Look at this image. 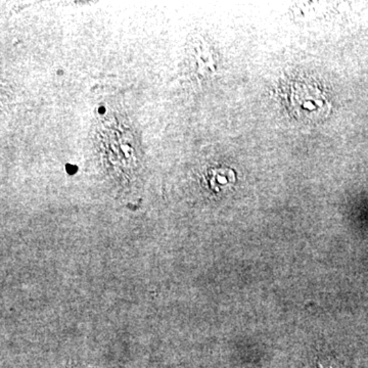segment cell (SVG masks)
<instances>
[{
	"label": "cell",
	"instance_id": "1",
	"mask_svg": "<svg viewBox=\"0 0 368 368\" xmlns=\"http://www.w3.org/2000/svg\"><path fill=\"white\" fill-rule=\"evenodd\" d=\"M320 368H340L336 367L332 361H323V363H319Z\"/></svg>",
	"mask_w": 368,
	"mask_h": 368
},
{
	"label": "cell",
	"instance_id": "2",
	"mask_svg": "<svg viewBox=\"0 0 368 368\" xmlns=\"http://www.w3.org/2000/svg\"><path fill=\"white\" fill-rule=\"evenodd\" d=\"M66 368H97V367H88V365H79V363H76V365H71L70 367H68Z\"/></svg>",
	"mask_w": 368,
	"mask_h": 368
}]
</instances>
